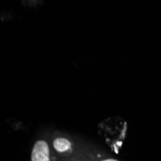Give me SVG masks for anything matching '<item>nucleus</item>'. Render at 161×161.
Returning a JSON list of instances; mask_svg holds the SVG:
<instances>
[{
    "label": "nucleus",
    "instance_id": "f257e3e1",
    "mask_svg": "<svg viewBox=\"0 0 161 161\" xmlns=\"http://www.w3.org/2000/svg\"><path fill=\"white\" fill-rule=\"evenodd\" d=\"M32 161H50L49 148L46 141H38L35 143L31 154Z\"/></svg>",
    "mask_w": 161,
    "mask_h": 161
},
{
    "label": "nucleus",
    "instance_id": "f03ea898",
    "mask_svg": "<svg viewBox=\"0 0 161 161\" xmlns=\"http://www.w3.org/2000/svg\"><path fill=\"white\" fill-rule=\"evenodd\" d=\"M53 147L58 153H66L70 151L71 149V143L66 138H56L53 142Z\"/></svg>",
    "mask_w": 161,
    "mask_h": 161
},
{
    "label": "nucleus",
    "instance_id": "7ed1b4c3",
    "mask_svg": "<svg viewBox=\"0 0 161 161\" xmlns=\"http://www.w3.org/2000/svg\"><path fill=\"white\" fill-rule=\"evenodd\" d=\"M101 161H119V160H116V159H113V158H107V159L101 160Z\"/></svg>",
    "mask_w": 161,
    "mask_h": 161
}]
</instances>
